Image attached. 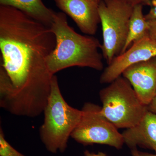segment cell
I'll list each match as a JSON object with an SVG mask.
<instances>
[{"mask_svg": "<svg viewBox=\"0 0 156 156\" xmlns=\"http://www.w3.org/2000/svg\"><path fill=\"white\" fill-rule=\"evenodd\" d=\"M50 27L17 9L0 5L1 66L9 79L0 81V106L15 115L44 112L53 75L47 60L56 47Z\"/></svg>", "mask_w": 156, "mask_h": 156, "instance_id": "1", "label": "cell"}, {"mask_svg": "<svg viewBox=\"0 0 156 156\" xmlns=\"http://www.w3.org/2000/svg\"><path fill=\"white\" fill-rule=\"evenodd\" d=\"M50 28L56 40V47L47 60L52 74L74 66L103 69V56L99 52L102 44L95 37L76 32L69 25L66 14L56 12Z\"/></svg>", "mask_w": 156, "mask_h": 156, "instance_id": "2", "label": "cell"}, {"mask_svg": "<svg viewBox=\"0 0 156 156\" xmlns=\"http://www.w3.org/2000/svg\"><path fill=\"white\" fill-rule=\"evenodd\" d=\"M44 113V122L39 131L42 142L52 153L64 152L69 137L81 119L82 111L66 102L55 75L51 80L50 95Z\"/></svg>", "mask_w": 156, "mask_h": 156, "instance_id": "3", "label": "cell"}, {"mask_svg": "<svg viewBox=\"0 0 156 156\" xmlns=\"http://www.w3.org/2000/svg\"><path fill=\"white\" fill-rule=\"evenodd\" d=\"M99 97L102 104L101 113L118 129L135 126L148 109L123 76L101 90Z\"/></svg>", "mask_w": 156, "mask_h": 156, "instance_id": "4", "label": "cell"}, {"mask_svg": "<svg viewBox=\"0 0 156 156\" xmlns=\"http://www.w3.org/2000/svg\"><path fill=\"white\" fill-rule=\"evenodd\" d=\"M133 9L123 0H102L98 4L103 37L101 50L108 65L122 53Z\"/></svg>", "mask_w": 156, "mask_h": 156, "instance_id": "5", "label": "cell"}, {"mask_svg": "<svg viewBox=\"0 0 156 156\" xmlns=\"http://www.w3.org/2000/svg\"><path fill=\"white\" fill-rule=\"evenodd\" d=\"M81 119L71 137L83 145L101 144L120 149L125 144L122 134L101 112V107L92 103L84 105Z\"/></svg>", "mask_w": 156, "mask_h": 156, "instance_id": "6", "label": "cell"}, {"mask_svg": "<svg viewBox=\"0 0 156 156\" xmlns=\"http://www.w3.org/2000/svg\"><path fill=\"white\" fill-rule=\"evenodd\" d=\"M156 56V41L148 34L113 59L101 75L100 83H110L122 76L124 71L131 66Z\"/></svg>", "mask_w": 156, "mask_h": 156, "instance_id": "7", "label": "cell"}, {"mask_svg": "<svg viewBox=\"0 0 156 156\" xmlns=\"http://www.w3.org/2000/svg\"><path fill=\"white\" fill-rule=\"evenodd\" d=\"M122 76L129 81L142 103L148 106L156 95V56L131 66Z\"/></svg>", "mask_w": 156, "mask_h": 156, "instance_id": "8", "label": "cell"}, {"mask_svg": "<svg viewBox=\"0 0 156 156\" xmlns=\"http://www.w3.org/2000/svg\"><path fill=\"white\" fill-rule=\"evenodd\" d=\"M57 7L69 16L80 30L92 36L100 23L98 3L96 0H54Z\"/></svg>", "mask_w": 156, "mask_h": 156, "instance_id": "9", "label": "cell"}, {"mask_svg": "<svg viewBox=\"0 0 156 156\" xmlns=\"http://www.w3.org/2000/svg\"><path fill=\"white\" fill-rule=\"evenodd\" d=\"M122 134L125 144L131 148L139 146L156 153V114L148 109L139 122Z\"/></svg>", "mask_w": 156, "mask_h": 156, "instance_id": "10", "label": "cell"}, {"mask_svg": "<svg viewBox=\"0 0 156 156\" xmlns=\"http://www.w3.org/2000/svg\"><path fill=\"white\" fill-rule=\"evenodd\" d=\"M0 5L18 9L50 27L56 13L45 5L42 0H0Z\"/></svg>", "mask_w": 156, "mask_h": 156, "instance_id": "11", "label": "cell"}, {"mask_svg": "<svg viewBox=\"0 0 156 156\" xmlns=\"http://www.w3.org/2000/svg\"><path fill=\"white\" fill-rule=\"evenodd\" d=\"M149 34V24L143 12L142 5L133 7L131 14L128 37L121 54L132 45L134 42L142 39Z\"/></svg>", "mask_w": 156, "mask_h": 156, "instance_id": "12", "label": "cell"}, {"mask_svg": "<svg viewBox=\"0 0 156 156\" xmlns=\"http://www.w3.org/2000/svg\"><path fill=\"white\" fill-rule=\"evenodd\" d=\"M0 156H26L16 150L6 140L2 128H0Z\"/></svg>", "mask_w": 156, "mask_h": 156, "instance_id": "13", "label": "cell"}, {"mask_svg": "<svg viewBox=\"0 0 156 156\" xmlns=\"http://www.w3.org/2000/svg\"><path fill=\"white\" fill-rule=\"evenodd\" d=\"M149 5L151 6L150 10L147 14L144 15L147 21L156 20V0H151Z\"/></svg>", "mask_w": 156, "mask_h": 156, "instance_id": "14", "label": "cell"}, {"mask_svg": "<svg viewBox=\"0 0 156 156\" xmlns=\"http://www.w3.org/2000/svg\"><path fill=\"white\" fill-rule=\"evenodd\" d=\"M147 22L149 24V34L152 38L156 41V20Z\"/></svg>", "mask_w": 156, "mask_h": 156, "instance_id": "15", "label": "cell"}, {"mask_svg": "<svg viewBox=\"0 0 156 156\" xmlns=\"http://www.w3.org/2000/svg\"><path fill=\"white\" fill-rule=\"evenodd\" d=\"M126 3L130 5L132 7H134L137 5H148L151 0H123Z\"/></svg>", "mask_w": 156, "mask_h": 156, "instance_id": "16", "label": "cell"}, {"mask_svg": "<svg viewBox=\"0 0 156 156\" xmlns=\"http://www.w3.org/2000/svg\"><path fill=\"white\" fill-rule=\"evenodd\" d=\"M131 154L132 156H156V154H154L140 151L137 150L136 148L131 149Z\"/></svg>", "mask_w": 156, "mask_h": 156, "instance_id": "17", "label": "cell"}, {"mask_svg": "<svg viewBox=\"0 0 156 156\" xmlns=\"http://www.w3.org/2000/svg\"><path fill=\"white\" fill-rule=\"evenodd\" d=\"M147 106L150 111L156 114V95Z\"/></svg>", "mask_w": 156, "mask_h": 156, "instance_id": "18", "label": "cell"}, {"mask_svg": "<svg viewBox=\"0 0 156 156\" xmlns=\"http://www.w3.org/2000/svg\"><path fill=\"white\" fill-rule=\"evenodd\" d=\"M84 156H108L106 154L101 152H98V153L90 152L89 151H86L84 152Z\"/></svg>", "mask_w": 156, "mask_h": 156, "instance_id": "19", "label": "cell"}, {"mask_svg": "<svg viewBox=\"0 0 156 156\" xmlns=\"http://www.w3.org/2000/svg\"><path fill=\"white\" fill-rule=\"evenodd\" d=\"M101 1H102V0H96V2H97L98 4H99V2H100Z\"/></svg>", "mask_w": 156, "mask_h": 156, "instance_id": "20", "label": "cell"}]
</instances>
